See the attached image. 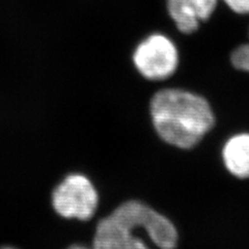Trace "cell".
Segmentation results:
<instances>
[{
	"instance_id": "6da1fadb",
	"label": "cell",
	"mask_w": 249,
	"mask_h": 249,
	"mask_svg": "<svg viewBox=\"0 0 249 249\" xmlns=\"http://www.w3.org/2000/svg\"><path fill=\"white\" fill-rule=\"evenodd\" d=\"M137 232H144L160 249H176L178 245V231L166 216L142 200L130 199L98 222L91 248L150 249Z\"/></svg>"
},
{
	"instance_id": "7a4b0ae2",
	"label": "cell",
	"mask_w": 249,
	"mask_h": 249,
	"mask_svg": "<svg viewBox=\"0 0 249 249\" xmlns=\"http://www.w3.org/2000/svg\"><path fill=\"white\" fill-rule=\"evenodd\" d=\"M150 113L158 136L182 150L198 144L215 124L208 101L182 89L158 90L151 99Z\"/></svg>"
},
{
	"instance_id": "3957f363",
	"label": "cell",
	"mask_w": 249,
	"mask_h": 249,
	"mask_svg": "<svg viewBox=\"0 0 249 249\" xmlns=\"http://www.w3.org/2000/svg\"><path fill=\"white\" fill-rule=\"evenodd\" d=\"M51 201L54 211L60 217L88 221L97 212L99 194L88 177L71 174L53 189Z\"/></svg>"
},
{
	"instance_id": "277c9868",
	"label": "cell",
	"mask_w": 249,
	"mask_h": 249,
	"mask_svg": "<svg viewBox=\"0 0 249 249\" xmlns=\"http://www.w3.org/2000/svg\"><path fill=\"white\" fill-rule=\"evenodd\" d=\"M132 60L137 72L146 80L162 81L177 72L180 54L168 36L155 33L136 46Z\"/></svg>"
},
{
	"instance_id": "5b68a950",
	"label": "cell",
	"mask_w": 249,
	"mask_h": 249,
	"mask_svg": "<svg viewBox=\"0 0 249 249\" xmlns=\"http://www.w3.org/2000/svg\"><path fill=\"white\" fill-rule=\"evenodd\" d=\"M220 0H166L169 18L184 35H192L212 18Z\"/></svg>"
},
{
	"instance_id": "8992f818",
	"label": "cell",
	"mask_w": 249,
	"mask_h": 249,
	"mask_svg": "<svg viewBox=\"0 0 249 249\" xmlns=\"http://www.w3.org/2000/svg\"><path fill=\"white\" fill-rule=\"evenodd\" d=\"M223 163L230 173L239 178H249V133L231 136L222 150Z\"/></svg>"
},
{
	"instance_id": "52a82bcc",
	"label": "cell",
	"mask_w": 249,
	"mask_h": 249,
	"mask_svg": "<svg viewBox=\"0 0 249 249\" xmlns=\"http://www.w3.org/2000/svg\"><path fill=\"white\" fill-rule=\"evenodd\" d=\"M232 67L241 72L249 73V42L237 46L231 53Z\"/></svg>"
},
{
	"instance_id": "ba28073f",
	"label": "cell",
	"mask_w": 249,
	"mask_h": 249,
	"mask_svg": "<svg viewBox=\"0 0 249 249\" xmlns=\"http://www.w3.org/2000/svg\"><path fill=\"white\" fill-rule=\"evenodd\" d=\"M228 9L239 16H249V0H221Z\"/></svg>"
},
{
	"instance_id": "9c48e42d",
	"label": "cell",
	"mask_w": 249,
	"mask_h": 249,
	"mask_svg": "<svg viewBox=\"0 0 249 249\" xmlns=\"http://www.w3.org/2000/svg\"><path fill=\"white\" fill-rule=\"evenodd\" d=\"M67 249H92V248H89V247L82 245V244H73L71 246H69Z\"/></svg>"
},
{
	"instance_id": "30bf717a",
	"label": "cell",
	"mask_w": 249,
	"mask_h": 249,
	"mask_svg": "<svg viewBox=\"0 0 249 249\" xmlns=\"http://www.w3.org/2000/svg\"><path fill=\"white\" fill-rule=\"evenodd\" d=\"M0 249H16V248L11 247V246H2V247H0Z\"/></svg>"
},
{
	"instance_id": "8fae6325",
	"label": "cell",
	"mask_w": 249,
	"mask_h": 249,
	"mask_svg": "<svg viewBox=\"0 0 249 249\" xmlns=\"http://www.w3.org/2000/svg\"><path fill=\"white\" fill-rule=\"evenodd\" d=\"M248 38H249V31H248ZM249 42V41H248Z\"/></svg>"
}]
</instances>
